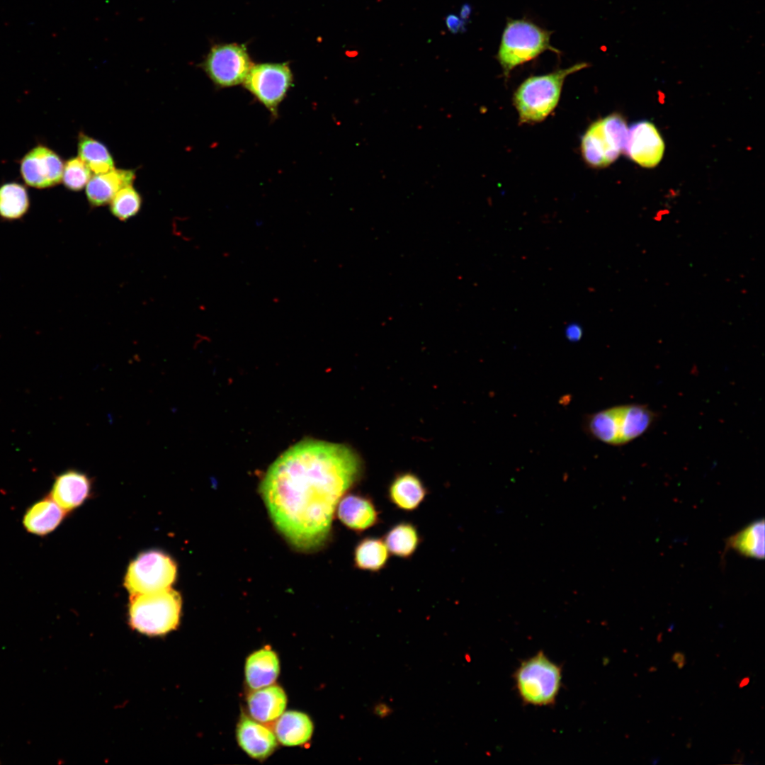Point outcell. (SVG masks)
<instances>
[{
	"label": "cell",
	"mask_w": 765,
	"mask_h": 765,
	"mask_svg": "<svg viewBox=\"0 0 765 765\" xmlns=\"http://www.w3.org/2000/svg\"><path fill=\"white\" fill-rule=\"evenodd\" d=\"M382 539L390 555L404 560L413 557L422 542L417 526L408 521L392 525Z\"/></svg>",
	"instance_id": "cell-23"
},
{
	"label": "cell",
	"mask_w": 765,
	"mask_h": 765,
	"mask_svg": "<svg viewBox=\"0 0 765 765\" xmlns=\"http://www.w3.org/2000/svg\"><path fill=\"white\" fill-rule=\"evenodd\" d=\"M176 577L174 561L162 552L151 550L130 563L124 584L131 595L146 594L169 588Z\"/></svg>",
	"instance_id": "cell-8"
},
{
	"label": "cell",
	"mask_w": 765,
	"mask_h": 765,
	"mask_svg": "<svg viewBox=\"0 0 765 765\" xmlns=\"http://www.w3.org/2000/svg\"><path fill=\"white\" fill-rule=\"evenodd\" d=\"M253 65L245 47L236 43L212 46L200 64L210 79L220 88L243 83Z\"/></svg>",
	"instance_id": "cell-10"
},
{
	"label": "cell",
	"mask_w": 765,
	"mask_h": 765,
	"mask_svg": "<svg viewBox=\"0 0 765 765\" xmlns=\"http://www.w3.org/2000/svg\"><path fill=\"white\" fill-rule=\"evenodd\" d=\"M749 683V677H744L740 681V682L739 684V688H743V687L746 686L747 685H748Z\"/></svg>",
	"instance_id": "cell-35"
},
{
	"label": "cell",
	"mask_w": 765,
	"mask_h": 765,
	"mask_svg": "<svg viewBox=\"0 0 765 765\" xmlns=\"http://www.w3.org/2000/svg\"><path fill=\"white\" fill-rule=\"evenodd\" d=\"M429 490L423 480L411 471L400 472L391 480L387 498L398 510L412 512L424 502Z\"/></svg>",
	"instance_id": "cell-16"
},
{
	"label": "cell",
	"mask_w": 765,
	"mask_h": 765,
	"mask_svg": "<svg viewBox=\"0 0 765 765\" xmlns=\"http://www.w3.org/2000/svg\"><path fill=\"white\" fill-rule=\"evenodd\" d=\"M279 672V658L270 647H264L256 650L246 659L245 680L248 686L253 690L273 684Z\"/></svg>",
	"instance_id": "cell-20"
},
{
	"label": "cell",
	"mask_w": 765,
	"mask_h": 765,
	"mask_svg": "<svg viewBox=\"0 0 765 765\" xmlns=\"http://www.w3.org/2000/svg\"><path fill=\"white\" fill-rule=\"evenodd\" d=\"M91 489V480L86 474L69 469L55 477L47 495L69 513L84 502Z\"/></svg>",
	"instance_id": "cell-14"
},
{
	"label": "cell",
	"mask_w": 765,
	"mask_h": 765,
	"mask_svg": "<svg viewBox=\"0 0 765 765\" xmlns=\"http://www.w3.org/2000/svg\"><path fill=\"white\" fill-rule=\"evenodd\" d=\"M336 515L348 529L363 533L381 522L380 511L368 494L355 492L345 494L336 506Z\"/></svg>",
	"instance_id": "cell-13"
},
{
	"label": "cell",
	"mask_w": 765,
	"mask_h": 765,
	"mask_svg": "<svg viewBox=\"0 0 765 765\" xmlns=\"http://www.w3.org/2000/svg\"><path fill=\"white\" fill-rule=\"evenodd\" d=\"M372 713L380 719H385L389 717L394 712L393 708L387 703L382 701H378L373 704L371 708Z\"/></svg>",
	"instance_id": "cell-30"
},
{
	"label": "cell",
	"mask_w": 765,
	"mask_h": 765,
	"mask_svg": "<svg viewBox=\"0 0 765 765\" xmlns=\"http://www.w3.org/2000/svg\"><path fill=\"white\" fill-rule=\"evenodd\" d=\"M239 747L253 759L262 760L276 749L278 740L270 728L252 718L242 715L237 727Z\"/></svg>",
	"instance_id": "cell-15"
},
{
	"label": "cell",
	"mask_w": 765,
	"mask_h": 765,
	"mask_svg": "<svg viewBox=\"0 0 765 765\" xmlns=\"http://www.w3.org/2000/svg\"><path fill=\"white\" fill-rule=\"evenodd\" d=\"M727 548L740 555L755 559L764 557V521H755L731 536L727 540Z\"/></svg>",
	"instance_id": "cell-24"
},
{
	"label": "cell",
	"mask_w": 765,
	"mask_h": 765,
	"mask_svg": "<svg viewBox=\"0 0 765 765\" xmlns=\"http://www.w3.org/2000/svg\"><path fill=\"white\" fill-rule=\"evenodd\" d=\"M744 758V754L740 749H737L734 753V755L732 756V761L735 763L741 764L743 761Z\"/></svg>",
	"instance_id": "cell-34"
},
{
	"label": "cell",
	"mask_w": 765,
	"mask_h": 765,
	"mask_svg": "<svg viewBox=\"0 0 765 765\" xmlns=\"http://www.w3.org/2000/svg\"><path fill=\"white\" fill-rule=\"evenodd\" d=\"M672 661L676 663L679 669H682L686 664V657L684 652H676L672 656Z\"/></svg>",
	"instance_id": "cell-32"
},
{
	"label": "cell",
	"mask_w": 765,
	"mask_h": 765,
	"mask_svg": "<svg viewBox=\"0 0 765 765\" xmlns=\"http://www.w3.org/2000/svg\"><path fill=\"white\" fill-rule=\"evenodd\" d=\"M64 163L52 149L42 144L31 149L22 158L20 171L24 182L36 188H47L60 183Z\"/></svg>",
	"instance_id": "cell-11"
},
{
	"label": "cell",
	"mask_w": 765,
	"mask_h": 765,
	"mask_svg": "<svg viewBox=\"0 0 765 765\" xmlns=\"http://www.w3.org/2000/svg\"><path fill=\"white\" fill-rule=\"evenodd\" d=\"M471 11H472L471 6L468 4H463L462 6V7L460 8V16H459L463 21H464L465 22H467V21L470 18V16L471 14Z\"/></svg>",
	"instance_id": "cell-33"
},
{
	"label": "cell",
	"mask_w": 765,
	"mask_h": 765,
	"mask_svg": "<svg viewBox=\"0 0 765 765\" xmlns=\"http://www.w3.org/2000/svg\"><path fill=\"white\" fill-rule=\"evenodd\" d=\"M657 414L645 404H628L612 407L586 419L590 435L604 443L620 446L645 434L654 424Z\"/></svg>",
	"instance_id": "cell-2"
},
{
	"label": "cell",
	"mask_w": 765,
	"mask_h": 765,
	"mask_svg": "<svg viewBox=\"0 0 765 765\" xmlns=\"http://www.w3.org/2000/svg\"><path fill=\"white\" fill-rule=\"evenodd\" d=\"M78 154L94 174L106 173L115 168L113 159L107 147L82 132L79 135Z\"/></svg>",
	"instance_id": "cell-26"
},
{
	"label": "cell",
	"mask_w": 765,
	"mask_h": 765,
	"mask_svg": "<svg viewBox=\"0 0 765 765\" xmlns=\"http://www.w3.org/2000/svg\"><path fill=\"white\" fill-rule=\"evenodd\" d=\"M142 197L132 187L128 186L120 189L110 202L113 215L121 221L135 216L140 210Z\"/></svg>",
	"instance_id": "cell-27"
},
{
	"label": "cell",
	"mask_w": 765,
	"mask_h": 765,
	"mask_svg": "<svg viewBox=\"0 0 765 765\" xmlns=\"http://www.w3.org/2000/svg\"><path fill=\"white\" fill-rule=\"evenodd\" d=\"M244 87L273 115L293 84V74L288 63H263L253 65L244 82Z\"/></svg>",
	"instance_id": "cell-9"
},
{
	"label": "cell",
	"mask_w": 765,
	"mask_h": 765,
	"mask_svg": "<svg viewBox=\"0 0 765 765\" xmlns=\"http://www.w3.org/2000/svg\"><path fill=\"white\" fill-rule=\"evenodd\" d=\"M287 696L282 687L271 684L254 690L247 697L251 718L268 724L276 721L284 712Z\"/></svg>",
	"instance_id": "cell-19"
},
{
	"label": "cell",
	"mask_w": 765,
	"mask_h": 765,
	"mask_svg": "<svg viewBox=\"0 0 765 765\" xmlns=\"http://www.w3.org/2000/svg\"><path fill=\"white\" fill-rule=\"evenodd\" d=\"M649 671L650 672H655V671H657V668L654 667H650Z\"/></svg>",
	"instance_id": "cell-36"
},
{
	"label": "cell",
	"mask_w": 765,
	"mask_h": 765,
	"mask_svg": "<svg viewBox=\"0 0 765 765\" xmlns=\"http://www.w3.org/2000/svg\"><path fill=\"white\" fill-rule=\"evenodd\" d=\"M587 67L586 62L577 63L524 80L514 95L520 122L535 123L545 120L557 106L567 76Z\"/></svg>",
	"instance_id": "cell-3"
},
{
	"label": "cell",
	"mask_w": 765,
	"mask_h": 765,
	"mask_svg": "<svg viewBox=\"0 0 765 765\" xmlns=\"http://www.w3.org/2000/svg\"><path fill=\"white\" fill-rule=\"evenodd\" d=\"M390 555L382 538L366 536L361 538L353 548V566L361 571L378 573L387 566Z\"/></svg>",
	"instance_id": "cell-22"
},
{
	"label": "cell",
	"mask_w": 765,
	"mask_h": 765,
	"mask_svg": "<svg viewBox=\"0 0 765 765\" xmlns=\"http://www.w3.org/2000/svg\"><path fill=\"white\" fill-rule=\"evenodd\" d=\"M273 732L278 742L285 746L307 742L313 733V723L305 713L298 710L283 712L276 720Z\"/></svg>",
	"instance_id": "cell-21"
},
{
	"label": "cell",
	"mask_w": 765,
	"mask_h": 765,
	"mask_svg": "<svg viewBox=\"0 0 765 765\" xmlns=\"http://www.w3.org/2000/svg\"><path fill=\"white\" fill-rule=\"evenodd\" d=\"M67 514L46 494L26 508L22 525L27 533L43 538L55 531Z\"/></svg>",
	"instance_id": "cell-17"
},
{
	"label": "cell",
	"mask_w": 765,
	"mask_h": 765,
	"mask_svg": "<svg viewBox=\"0 0 765 765\" xmlns=\"http://www.w3.org/2000/svg\"><path fill=\"white\" fill-rule=\"evenodd\" d=\"M628 128L623 116L611 114L588 128L581 141V152L586 163L594 168L606 167L624 152Z\"/></svg>",
	"instance_id": "cell-7"
},
{
	"label": "cell",
	"mask_w": 765,
	"mask_h": 765,
	"mask_svg": "<svg viewBox=\"0 0 765 765\" xmlns=\"http://www.w3.org/2000/svg\"><path fill=\"white\" fill-rule=\"evenodd\" d=\"M135 178V171L130 169L114 168L106 173L95 174L86 186L87 200L94 207L110 203L116 193L132 185Z\"/></svg>",
	"instance_id": "cell-18"
},
{
	"label": "cell",
	"mask_w": 765,
	"mask_h": 765,
	"mask_svg": "<svg viewBox=\"0 0 765 765\" xmlns=\"http://www.w3.org/2000/svg\"><path fill=\"white\" fill-rule=\"evenodd\" d=\"M662 634L660 633V634H659V635H658V636H657V640H658L659 642H660V641L662 640Z\"/></svg>",
	"instance_id": "cell-37"
},
{
	"label": "cell",
	"mask_w": 765,
	"mask_h": 765,
	"mask_svg": "<svg viewBox=\"0 0 765 765\" xmlns=\"http://www.w3.org/2000/svg\"><path fill=\"white\" fill-rule=\"evenodd\" d=\"M562 679L561 667L542 651L522 661L514 674L516 690L522 702L539 707L555 703Z\"/></svg>",
	"instance_id": "cell-5"
},
{
	"label": "cell",
	"mask_w": 765,
	"mask_h": 765,
	"mask_svg": "<svg viewBox=\"0 0 765 765\" xmlns=\"http://www.w3.org/2000/svg\"><path fill=\"white\" fill-rule=\"evenodd\" d=\"M181 609L180 594L170 587L131 595L130 623L132 628L148 635H164L178 626Z\"/></svg>",
	"instance_id": "cell-6"
},
{
	"label": "cell",
	"mask_w": 765,
	"mask_h": 765,
	"mask_svg": "<svg viewBox=\"0 0 765 765\" xmlns=\"http://www.w3.org/2000/svg\"><path fill=\"white\" fill-rule=\"evenodd\" d=\"M91 177V171L79 157H72L64 164L62 181L70 191L84 188Z\"/></svg>",
	"instance_id": "cell-28"
},
{
	"label": "cell",
	"mask_w": 765,
	"mask_h": 765,
	"mask_svg": "<svg viewBox=\"0 0 765 765\" xmlns=\"http://www.w3.org/2000/svg\"><path fill=\"white\" fill-rule=\"evenodd\" d=\"M446 26L448 30L452 34H458V33H463L465 30V23L460 16L450 13L446 16L445 18Z\"/></svg>",
	"instance_id": "cell-29"
},
{
	"label": "cell",
	"mask_w": 765,
	"mask_h": 765,
	"mask_svg": "<svg viewBox=\"0 0 765 765\" xmlns=\"http://www.w3.org/2000/svg\"><path fill=\"white\" fill-rule=\"evenodd\" d=\"M566 336L570 341H578L582 334V330L579 325L572 324L566 328Z\"/></svg>",
	"instance_id": "cell-31"
},
{
	"label": "cell",
	"mask_w": 765,
	"mask_h": 765,
	"mask_svg": "<svg viewBox=\"0 0 765 765\" xmlns=\"http://www.w3.org/2000/svg\"><path fill=\"white\" fill-rule=\"evenodd\" d=\"M664 152V140L652 123L642 120L628 128L624 152L636 164L646 168L657 166Z\"/></svg>",
	"instance_id": "cell-12"
},
{
	"label": "cell",
	"mask_w": 765,
	"mask_h": 765,
	"mask_svg": "<svg viewBox=\"0 0 765 765\" xmlns=\"http://www.w3.org/2000/svg\"><path fill=\"white\" fill-rule=\"evenodd\" d=\"M30 199L27 189L16 182L0 186V217L6 221L21 219L28 211Z\"/></svg>",
	"instance_id": "cell-25"
},
{
	"label": "cell",
	"mask_w": 765,
	"mask_h": 765,
	"mask_svg": "<svg viewBox=\"0 0 765 765\" xmlns=\"http://www.w3.org/2000/svg\"><path fill=\"white\" fill-rule=\"evenodd\" d=\"M364 465L350 447L318 440L300 441L268 469L260 492L275 526L302 551L328 540L343 496L361 482Z\"/></svg>",
	"instance_id": "cell-1"
},
{
	"label": "cell",
	"mask_w": 765,
	"mask_h": 765,
	"mask_svg": "<svg viewBox=\"0 0 765 765\" xmlns=\"http://www.w3.org/2000/svg\"><path fill=\"white\" fill-rule=\"evenodd\" d=\"M551 32L526 19H509L506 22L497 59L506 77L516 67L528 62L543 52L560 51L550 44Z\"/></svg>",
	"instance_id": "cell-4"
}]
</instances>
